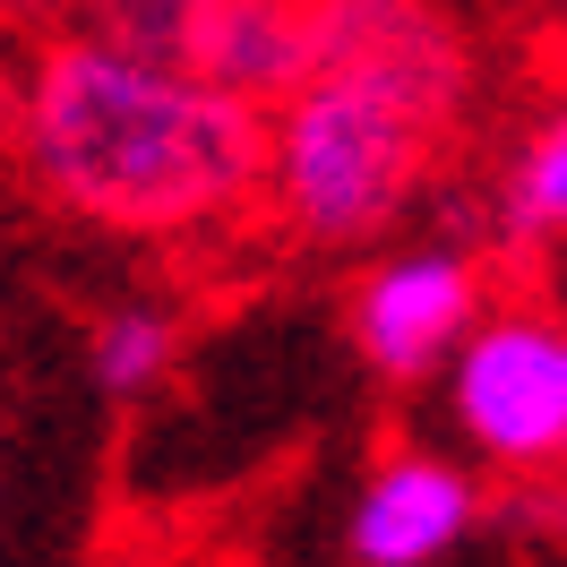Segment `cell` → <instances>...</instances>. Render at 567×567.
Instances as JSON below:
<instances>
[{"label": "cell", "mask_w": 567, "mask_h": 567, "mask_svg": "<svg viewBox=\"0 0 567 567\" xmlns=\"http://www.w3.org/2000/svg\"><path fill=\"white\" fill-rule=\"evenodd\" d=\"M0 138L52 215L121 241L233 233L267 189V112L86 27H43L9 52Z\"/></svg>", "instance_id": "1"}, {"label": "cell", "mask_w": 567, "mask_h": 567, "mask_svg": "<svg viewBox=\"0 0 567 567\" xmlns=\"http://www.w3.org/2000/svg\"><path fill=\"white\" fill-rule=\"evenodd\" d=\"M473 104V43L439 0H310V78L267 112V189L301 249H370L422 198Z\"/></svg>", "instance_id": "2"}, {"label": "cell", "mask_w": 567, "mask_h": 567, "mask_svg": "<svg viewBox=\"0 0 567 567\" xmlns=\"http://www.w3.org/2000/svg\"><path fill=\"white\" fill-rule=\"evenodd\" d=\"M447 430L473 464L550 482L567 473V319L559 310H482L439 370Z\"/></svg>", "instance_id": "3"}, {"label": "cell", "mask_w": 567, "mask_h": 567, "mask_svg": "<svg viewBox=\"0 0 567 567\" xmlns=\"http://www.w3.org/2000/svg\"><path fill=\"white\" fill-rule=\"evenodd\" d=\"M491 310V284H482V258L464 241H413V249H388L370 258L344 301V336L370 379L388 388H422L439 379L456 344L473 336V319Z\"/></svg>", "instance_id": "4"}, {"label": "cell", "mask_w": 567, "mask_h": 567, "mask_svg": "<svg viewBox=\"0 0 567 567\" xmlns=\"http://www.w3.org/2000/svg\"><path fill=\"white\" fill-rule=\"evenodd\" d=\"M482 525V482L447 447H388L353 482L344 507V559L353 567H439Z\"/></svg>", "instance_id": "5"}, {"label": "cell", "mask_w": 567, "mask_h": 567, "mask_svg": "<svg viewBox=\"0 0 567 567\" xmlns=\"http://www.w3.org/2000/svg\"><path fill=\"white\" fill-rule=\"evenodd\" d=\"M189 70L241 104L276 112L310 78V0H215Z\"/></svg>", "instance_id": "6"}, {"label": "cell", "mask_w": 567, "mask_h": 567, "mask_svg": "<svg viewBox=\"0 0 567 567\" xmlns=\"http://www.w3.org/2000/svg\"><path fill=\"white\" fill-rule=\"evenodd\" d=\"M491 224L507 249H559L567 241V104H550L525 138L507 146Z\"/></svg>", "instance_id": "7"}, {"label": "cell", "mask_w": 567, "mask_h": 567, "mask_svg": "<svg viewBox=\"0 0 567 567\" xmlns=\"http://www.w3.org/2000/svg\"><path fill=\"white\" fill-rule=\"evenodd\" d=\"M86 370L112 404H138L181 370V310L164 301H112L104 319L86 327Z\"/></svg>", "instance_id": "8"}, {"label": "cell", "mask_w": 567, "mask_h": 567, "mask_svg": "<svg viewBox=\"0 0 567 567\" xmlns=\"http://www.w3.org/2000/svg\"><path fill=\"white\" fill-rule=\"evenodd\" d=\"M61 9H70L61 27H86V35H104V43L181 61V70H189V52H198V35H207V18H215V0H61Z\"/></svg>", "instance_id": "9"}]
</instances>
